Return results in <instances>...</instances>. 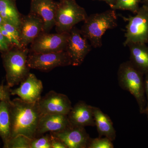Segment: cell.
Wrapping results in <instances>:
<instances>
[{"instance_id":"6da1fadb","label":"cell","mask_w":148,"mask_h":148,"mask_svg":"<svg viewBox=\"0 0 148 148\" xmlns=\"http://www.w3.org/2000/svg\"><path fill=\"white\" fill-rule=\"evenodd\" d=\"M11 121V137L22 135L31 139L36 137L40 117L38 102L29 103L20 98L10 101Z\"/></svg>"},{"instance_id":"7a4b0ae2","label":"cell","mask_w":148,"mask_h":148,"mask_svg":"<svg viewBox=\"0 0 148 148\" xmlns=\"http://www.w3.org/2000/svg\"><path fill=\"white\" fill-rule=\"evenodd\" d=\"M117 76L119 86L134 96L140 113L144 114L147 105L145 75L128 61L120 64Z\"/></svg>"},{"instance_id":"3957f363","label":"cell","mask_w":148,"mask_h":148,"mask_svg":"<svg viewBox=\"0 0 148 148\" xmlns=\"http://www.w3.org/2000/svg\"><path fill=\"white\" fill-rule=\"evenodd\" d=\"M29 53L27 47L14 46L2 53L7 85L10 87L19 84L30 73V69L27 63Z\"/></svg>"},{"instance_id":"277c9868","label":"cell","mask_w":148,"mask_h":148,"mask_svg":"<svg viewBox=\"0 0 148 148\" xmlns=\"http://www.w3.org/2000/svg\"><path fill=\"white\" fill-rule=\"evenodd\" d=\"M117 26L116 12L111 9L88 16L80 30L92 47L97 48L102 46V37L106 31Z\"/></svg>"},{"instance_id":"5b68a950","label":"cell","mask_w":148,"mask_h":148,"mask_svg":"<svg viewBox=\"0 0 148 148\" xmlns=\"http://www.w3.org/2000/svg\"><path fill=\"white\" fill-rule=\"evenodd\" d=\"M88 15L85 10L75 0H61L58 3L55 29L58 33H69L76 24L84 21Z\"/></svg>"},{"instance_id":"8992f818","label":"cell","mask_w":148,"mask_h":148,"mask_svg":"<svg viewBox=\"0 0 148 148\" xmlns=\"http://www.w3.org/2000/svg\"><path fill=\"white\" fill-rule=\"evenodd\" d=\"M127 21L124 47L130 43L148 42V5L143 4L140 8L135 16L123 17Z\"/></svg>"},{"instance_id":"52a82bcc","label":"cell","mask_w":148,"mask_h":148,"mask_svg":"<svg viewBox=\"0 0 148 148\" xmlns=\"http://www.w3.org/2000/svg\"><path fill=\"white\" fill-rule=\"evenodd\" d=\"M27 63L30 69L43 72L49 71L57 67L71 65V59L66 51L42 53L29 52Z\"/></svg>"},{"instance_id":"ba28073f","label":"cell","mask_w":148,"mask_h":148,"mask_svg":"<svg viewBox=\"0 0 148 148\" xmlns=\"http://www.w3.org/2000/svg\"><path fill=\"white\" fill-rule=\"evenodd\" d=\"M92 47L80 30L74 27L69 32L65 51L71 59L72 66H80Z\"/></svg>"},{"instance_id":"9c48e42d","label":"cell","mask_w":148,"mask_h":148,"mask_svg":"<svg viewBox=\"0 0 148 148\" xmlns=\"http://www.w3.org/2000/svg\"><path fill=\"white\" fill-rule=\"evenodd\" d=\"M69 33H43L31 44L30 53L58 52L66 50Z\"/></svg>"},{"instance_id":"30bf717a","label":"cell","mask_w":148,"mask_h":148,"mask_svg":"<svg viewBox=\"0 0 148 148\" xmlns=\"http://www.w3.org/2000/svg\"><path fill=\"white\" fill-rule=\"evenodd\" d=\"M42 114L68 115L72 106L69 97L53 90L48 92L38 102Z\"/></svg>"},{"instance_id":"8fae6325","label":"cell","mask_w":148,"mask_h":148,"mask_svg":"<svg viewBox=\"0 0 148 148\" xmlns=\"http://www.w3.org/2000/svg\"><path fill=\"white\" fill-rule=\"evenodd\" d=\"M20 83L19 87L11 89V95H17L21 100L29 103H36L39 101L43 87L41 81L34 74L29 73Z\"/></svg>"},{"instance_id":"7c38bea8","label":"cell","mask_w":148,"mask_h":148,"mask_svg":"<svg viewBox=\"0 0 148 148\" xmlns=\"http://www.w3.org/2000/svg\"><path fill=\"white\" fill-rule=\"evenodd\" d=\"M57 5L52 0H32L30 13L42 20L45 33H49L55 27Z\"/></svg>"},{"instance_id":"4fadbf2b","label":"cell","mask_w":148,"mask_h":148,"mask_svg":"<svg viewBox=\"0 0 148 148\" xmlns=\"http://www.w3.org/2000/svg\"><path fill=\"white\" fill-rule=\"evenodd\" d=\"M20 42L22 47H27L41 34L45 33L42 20L29 13L22 16L20 29Z\"/></svg>"},{"instance_id":"5bb4252c","label":"cell","mask_w":148,"mask_h":148,"mask_svg":"<svg viewBox=\"0 0 148 148\" xmlns=\"http://www.w3.org/2000/svg\"><path fill=\"white\" fill-rule=\"evenodd\" d=\"M50 133L61 140L68 148H87L90 139L85 127L71 125L64 130Z\"/></svg>"},{"instance_id":"9a60e30c","label":"cell","mask_w":148,"mask_h":148,"mask_svg":"<svg viewBox=\"0 0 148 148\" xmlns=\"http://www.w3.org/2000/svg\"><path fill=\"white\" fill-rule=\"evenodd\" d=\"M67 116L70 124L73 126H95L93 107L83 101H79L72 107Z\"/></svg>"},{"instance_id":"2e32d148","label":"cell","mask_w":148,"mask_h":148,"mask_svg":"<svg viewBox=\"0 0 148 148\" xmlns=\"http://www.w3.org/2000/svg\"><path fill=\"white\" fill-rule=\"evenodd\" d=\"M67 115L42 114L39 121L36 137L48 132H56L70 125Z\"/></svg>"},{"instance_id":"e0dca14e","label":"cell","mask_w":148,"mask_h":148,"mask_svg":"<svg viewBox=\"0 0 148 148\" xmlns=\"http://www.w3.org/2000/svg\"><path fill=\"white\" fill-rule=\"evenodd\" d=\"M132 65L144 75L148 73V47L146 44L130 43L127 45Z\"/></svg>"},{"instance_id":"ac0fdd59","label":"cell","mask_w":148,"mask_h":148,"mask_svg":"<svg viewBox=\"0 0 148 148\" xmlns=\"http://www.w3.org/2000/svg\"><path fill=\"white\" fill-rule=\"evenodd\" d=\"M93 114L99 137L104 136L112 141L115 140L116 132L110 117L97 107H93Z\"/></svg>"},{"instance_id":"d6986e66","label":"cell","mask_w":148,"mask_h":148,"mask_svg":"<svg viewBox=\"0 0 148 148\" xmlns=\"http://www.w3.org/2000/svg\"><path fill=\"white\" fill-rule=\"evenodd\" d=\"M10 101H0V137L4 148L6 147L11 137Z\"/></svg>"},{"instance_id":"ffe728a7","label":"cell","mask_w":148,"mask_h":148,"mask_svg":"<svg viewBox=\"0 0 148 148\" xmlns=\"http://www.w3.org/2000/svg\"><path fill=\"white\" fill-rule=\"evenodd\" d=\"M0 15L5 22L20 29L21 14L12 0H0Z\"/></svg>"},{"instance_id":"44dd1931","label":"cell","mask_w":148,"mask_h":148,"mask_svg":"<svg viewBox=\"0 0 148 148\" xmlns=\"http://www.w3.org/2000/svg\"><path fill=\"white\" fill-rule=\"evenodd\" d=\"M141 0H116L114 3L111 6L114 10L130 11L132 13L136 14L138 12L140 7L139 3Z\"/></svg>"},{"instance_id":"7402d4cb","label":"cell","mask_w":148,"mask_h":148,"mask_svg":"<svg viewBox=\"0 0 148 148\" xmlns=\"http://www.w3.org/2000/svg\"><path fill=\"white\" fill-rule=\"evenodd\" d=\"M32 139L22 135L11 138L6 148H31Z\"/></svg>"},{"instance_id":"603a6c76","label":"cell","mask_w":148,"mask_h":148,"mask_svg":"<svg viewBox=\"0 0 148 148\" xmlns=\"http://www.w3.org/2000/svg\"><path fill=\"white\" fill-rule=\"evenodd\" d=\"M112 142L106 137L90 138L87 148H113L114 146Z\"/></svg>"},{"instance_id":"cb8c5ba5","label":"cell","mask_w":148,"mask_h":148,"mask_svg":"<svg viewBox=\"0 0 148 148\" xmlns=\"http://www.w3.org/2000/svg\"><path fill=\"white\" fill-rule=\"evenodd\" d=\"M31 148H51L50 133L38 136L32 139Z\"/></svg>"},{"instance_id":"d4e9b609","label":"cell","mask_w":148,"mask_h":148,"mask_svg":"<svg viewBox=\"0 0 148 148\" xmlns=\"http://www.w3.org/2000/svg\"><path fill=\"white\" fill-rule=\"evenodd\" d=\"M0 31L1 32L3 35L5 37L6 40H7L9 43L12 46L22 47L19 41L16 38H15L13 35H12L4 29L2 26L0 27Z\"/></svg>"},{"instance_id":"484cf974","label":"cell","mask_w":148,"mask_h":148,"mask_svg":"<svg viewBox=\"0 0 148 148\" xmlns=\"http://www.w3.org/2000/svg\"><path fill=\"white\" fill-rule=\"evenodd\" d=\"M10 90V87L7 85L0 84V101L11 100Z\"/></svg>"},{"instance_id":"4316f807","label":"cell","mask_w":148,"mask_h":148,"mask_svg":"<svg viewBox=\"0 0 148 148\" xmlns=\"http://www.w3.org/2000/svg\"><path fill=\"white\" fill-rule=\"evenodd\" d=\"M1 26L7 32L13 35L20 42V32L19 29L13 25L6 23L5 21H4Z\"/></svg>"},{"instance_id":"83f0119b","label":"cell","mask_w":148,"mask_h":148,"mask_svg":"<svg viewBox=\"0 0 148 148\" xmlns=\"http://www.w3.org/2000/svg\"><path fill=\"white\" fill-rule=\"evenodd\" d=\"M49 133L51 148H68L65 144L59 138L54 136L50 132Z\"/></svg>"},{"instance_id":"f1b7e54d","label":"cell","mask_w":148,"mask_h":148,"mask_svg":"<svg viewBox=\"0 0 148 148\" xmlns=\"http://www.w3.org/2000/svg\"><path fill=\"white\" fill-rule=\"evenodd\" d=\"M12 47L14 46H12L9 43L7 40L0 31V51L2 53L6 52Z\"/></svg>"},{"instance_id":"f546056e","label":"cell","mask_w":148,"mask_h":148,"mask_svg":"<svg viewBox=\"0 0 148 148\" xmlns=\"http://www.w3.org/2000/svg\"><path fill=\"white\" fill-rule=\"evenodd\" d=\"M145 84L147 105L144 114H147L148 113V73L145 75Z\"/></svg>"},{"instance_id":"4dcf8cb0","label":"cell","mask_w":148,"mask_h":148,"mask_svg":"<svg viewBox=\"0 0 148 148\" xmlns=\"http://www.w3.org/2000/svg\"><path fill=\"white\" fill-rule=\"evenodd\" d=\"M105 1L106 3H108L110 6H112L116 0H103Z\"/></svg>"},{"instance_id":"1f68e13d","label":"cell","mask_w":148,"mask_h":148,"mask_svg":"<svg viewBox=\"0 0 148 148\" xmlns=\"http://www.w3.org/2000/svg\"><path fill=\"white\" fill-rule=\"evenodd\" d=\"M141 1H142L144 4L148 5V0H141Z\"/></svg>"},{"instance_id":"d6a6232c","label":"cell","mask_w":148,"mask_h":148,"mask_svg":"<svg viewBox=\"0 0 148 148\" xmlns=\"http://www.w3.org/2000/svg\"><path fill=\"white\" fill-rule=\"evenodd\" d=\"M3 20V18H2L1 16L0 15V27L2 25L3 23L4 22Z\"/></svg>"},{"instance_id":"836d02e7","label":"cell","mask_w":148,"mask_h":148,"mask_svg":"<svg viewBox=\"0 0 148 148\" xmlns=\"http://www.w3.org/2000/svg\"><path fill=\"white\" fill-rule=\"evenodd\" d=\"M147 118H148V113L147 114Z\"/></svg>"},{"instance_id":"e575fe53","label":"cell","mask_w":148,"mask_h":148,"mask_svg":"<svg viewBox=\"0 0 148 148\" xmlns=\"http://www.w3.org/2000/svg\"><path fill=\"white\" fill-rule=\"evenodd\" d=\"M0 147H1V144H0Z\"/></svg>"}]
</instances>
